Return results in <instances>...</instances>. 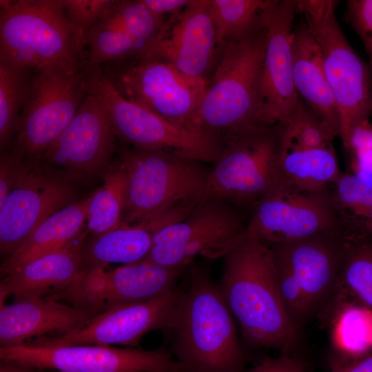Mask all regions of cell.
I'll return each instance as SVG.
<instances>
[{"instance_id":"1","label":"cell","mask_w":372,"mask_h":372,"mask_svg":"<svg viewBox=\"0 0 372 372\" xmlns=\"http://www.w3.org/2000/svg\"><path fill=\"white\" fill-rule=\"evenodd\" d=\"M220 256L223 258L220 289L245 341L251 347L291 354L300 329L283 304L270 247L239 236Z\"/></svg>"},{"instance_id":"2","label":"cell","mask_w":372,"mask_h":372,"mask_svg":"<svg viewBox=\"0 0 372 372\" xmlns=\"http://www.w3.org/2000/svg\"><path fill=\"white\" fill-rule=\"evenodd\" d=\"M170 351L185 372H242L245 353L220 287L194 267L189 287L179 291Z\"/></svg>"},{"instance_id":"3","label":"cell","mask_w":372,"mask_h":372,"mask_svg":"<svg viewBox=\"0 0 372 372\" xmlns=\"http://www.w3.org/2000/svg\"><path fill=\"white\" fill-rule=\"evenodd\" d=\"M85 46L63 0L0 1V61L33 71L88 65Z\"/></svg>"},{"instance_id":"4","label":"cell","mask_w":372,"mask_h":372,"mask_svg":"<svg viewBox=\"0 0 372 372\" xmlns=\"http://www.w3.org/2000/svg\"><path fill=\"white\" fill-rule=\"evenodd\" d=\"M119 159L127 179L125 225L182 220L200 203L211 170L198 160L161 150L126 149Z\"/></svg>"},{"instance_id":"5","label":"cell","mask_w":372,"mask_h":372,"mask_svg":"<svg viewBox=\"0 0 372 372\" xmlns=\"http://www.w3.org/2000/svg\"><path fill=\"white\" fill-rule=\"evenodd\" d=\"M266 39L265 17L253 31L223 45L200 109L201 131L222 147L234 136L261 126L257 114Z\"/></svg>"},{"instance_id":"6","label":"cell","mask_w":372,"mask_h":372,"mask_svg":"<svg viewBox=\"0 0 372 372\" xmlns=\"http://www.w3.org/2000/svg\"><path fill=\"white\" fill-rule=\"evenodd\" d=\"M350 236L340 230L268 245L283 304L298 329L338 291Z\"/></svg>"},{"instance_id":"7","label":"cell","mask_w":372,"mask_h":372,"mask_svg":"<svg viewBox=\"0 0 372 372\" xmlns=\"http://www.w3.org/2000/svg\"><path fill=\"white\" fill-rule=\"evenodd\" d=\"M336 4L333 0H298L297 10L320 48L339 114V136L351 150L354 132L372 114V70L346 39L336 19Z\"/></svg>"},{"instance_id":"8","label":"cell","mask_w":372,"mask_h":372,"mask_svg":"<svg viewBox=\"0 0 372 372\" xmlns=\"http://www.w3.org/2000/svg\"><path fill=\"white\" fill-rule=\"evenodd\" d=\"M283 124L258 126L226 142L210 170L200 203L221 199L254 205L269 192L290 187L280 167Z\"/></svg>"},{"instance_id":"9","label":"cell","mask_w":372,"mask_h":372,"mask_svg":"<svg viewBox=\"0 0 372 372\" xmlns=\"http://www.w3.org/2000/svg\"><path fill=\"white\" fill-rule=\"evenodd\" d=\"M132 59L125 65L116 61L101 65L118 93L170 122L203 132L200 109L207 87L205 79L156 59Z\"/></svg>"},{"instance_id":"10","label":"cell","mask_w":372,"mask_h":372,"mask_svg":"<svg viewBox=\"0 0 372 372\" xmlns=\"http://www.w3.org/2000/svg\"><path fill=\"white\" fill-rule=\"evenodd\" d=\"M85 74L87 92L105 110L116 136L142 150H161L202 162L215 163L222 146L209 135L170 122L121 95L106 79L101 66Z\"/></svg>"},{"instance_id":"11","label":"cell","mask_w":372,"mask_h":372,"mask_svg":"<svg viewBox=\"0 0 372 372\" xmlns=\"http://www.w3.org/2000/svg\"><path fill=\"white\" fill-rule=\"evenodd\" d=\"M87 68L56 67L34 71L17 123L14 154L24 160L39 161L87 96Z\"/></svg>"},{"instance_id":"12","label":"cell","mask_w":372,"mask_h":372,"mask_svg":"<svg viewBox=\"0 0 372 372\" xmlns=\"http://www.w3.org/2000/svg\"><path fill=\"white\" fill-rule=\"evenodd\" d=\"M98 265L80 270L64 289L45 298L65 300L72 306L96 316L124 304L150 300L175 289L184 269L138 262L107 270Z\"/></svg>"},{"instance_id":"13","label":"cell","mask_w":372,"mask_h":372,"mask_svg":"<svg viewBox=\"0 0 372 372\" xmlns=\"http://www.w3.org/2000/svg\"><path fill=\"white\" fill-rule=\"evenodd\" d=\"M246 225L231 203L221 199L201 202L182 220L157 231L142 261L185 268L197 255L220 256Z\"/></svg>"},{"instance_id":"14","label":"cell","mask_w":372,"mask_h":372,"mask_svg":"<svg viewBox=\"0 0 372 372\" xmlns=\"http://www.w3.org/2000/svg\"><path fill=\"white\" fill-rule=\"evenodd\" d=\"M340 230L347 231L329 189L307 192L287 187L269 192L253 205L240 236L270 245Z\"/></svg>"},{"instance_id":"15","label":"cell","mask_w":372,"mask_h":372,"mask_svg":"<svg viewBox=\"0 0 372 372\" xmlns=\"http://www.w3.org/2000/svg\"><path fill=\"white\" fill-rule=\"evenodd\" d=\"M0 360L56 372H185L164 347L153 350L110 345L0 347Z\"/></svg>"},{"instance_id":"16","label":"cell","mask_w":372,"mask_h":372,"mask_svg":"<svg viewBox=\"0 0 372 372\" xmlns=\"http://www.w3.org/2000/svg\"><path fill=\"white\" fill-rule=\"evenodd\" d=\"M176 289L161 297L118 306L97 314L79 328L61 335L41 336L23 345L38 347L121 344L136 347L143 335L171 327L178 300Z\"/></svg>"},{"instance_id":"17","label":"cell","mask_w":372,"mask_h":372,"mask_svg":"<svg viewBox=\"0 0 372 372\" xmlns=\"http://www.w3.org/2000/svg\"><path fill=\"white\" fill-rule=\"evenodd\" d=\"M37 163L22 159L16 181L0 207V251L6 259L72 198L67 181L41 170Z\"/></svg>"},{"instance_id":"18","label":"cell","mask_w":372,"mask_h":372,"mask_svg":"<svg viewBox=\"0 0 372 372\" xmlns=\"http://www.w3.org/2000/svg\"><path fill=\"white\" fill-rule=\"evenodd\" d=\"M296 10V0H276L266 16L267 39L257 114L261 126L287 122L302 102L294 85L291 54Z\"/></svg>"},{"instance_id":"19","label":"cell","mask_w":372,"mask_h":372,"mask_svg":"<svg viewBox=\"0 0 372 372\" xmlns=\"http://www.w3.org/2000/svg\"><path fill=\"white\" fill-rule=\"evenodd\" d=\"M217 46L209 0H194L169 17L158 35L135 57L156 59L188 75L204 77Z\"/></svg>"},{"instance_id":"20","label":"cell","mask_w":372,"mask_h":372,"mask_svg":"<svg viewBox=\"0 0 372 372\" xmlns=\"http://www.w3.org/2000/svg\"><path fill=\"white\" fill-rule=\"evenodd\" d=\"M115 137L105 110L87 92L74 117L39 161L74 174H92L110 165Z\"/></svg>"},{"instance_id":"21","label":"cell","mask_w":372,"mask_h":372,"mask_svg":"<svg viewBox=\"0 0 372 372\" xmlns=\"http://www.w3.org/2000/svg\"><path fill=\"white\" fill-rule=\"evenodd\" d=\"M94 316L46 298L19 299L7 305L3 303L0 305V346L22 345L30 338L65 334Z\"/></svg>"},{"instance_id":"22","label":"cell","mask_w":372,"mask_h":372,"mask_svg":"<svg viewBox=\"0 0 372 372\" xmlns=\"http://www.w3.org/2000/svg\"><path fill=\"white\" fill-rule=\"evenodd\" d=\"M87 233V230H85L65 247L1 277V304L9 296H12L14 300L45 298L69 286L81 270V253Z\"/></svg>"},{"instance_id":"23","label":"cell","mask_w":372,"mask_h":372,"mask_svg":"<svg viewBox=\"0 0 372 372\" xmlns=\"http://www.w3.org/2000/svg\"><path fill=\"white\" fill-rule=\"evenodd\" d=\"M333 140L324 133L292 136L284 134L282 128L280 167L287 185L302 191L317 192L336 182L342 173Z\"/></svg>"},{"instance_id":"24","label":"cell","mask_w":372,"mask_h":372,"mask_svg":"<svg viewBox=\"0 0 372 372\" xmlns=\"http://www.w3.org/2000/svg\"><path fill=\"white\" fill-rule=\"evenodd\" d=\"M291 54L298 96L334 137L340 136L339 114L325 75L321 52L306 22L293 30Z\"/></svg>"},{"instance_id":"25","label":"cell","mask_w":372,"mask_h":372,"mask_svg":"<svg viewBox=\"0 0 372 372\" xmlns=\"http://www.w3.org/2000/svg\"><path fill=\"white\" fill-rule=\"evenodd\" d=\"M90 196L71 203L46 218L27 240L1 264V277L28 263L56 251L75 240L85 230Z\"/></svg>"},{"instance_id":"26","label":"cell","mask_w":372,"mask_h":372,"mask_svg":"<svg viewBox=\"0 0 372 372\" xmlns=\"http://www.w3.org/2000/svg\"><path fill=\"white\" fill-rule=\"evenodd\" d=\"M154 228L147 223L121 224L93 236L82 249L81 270L111 263L124 265L143 260L152 247Z\"/></svg>"},{"instance_id":"27","label":"cell","mask_w":372,"mask_h":372,"mask_svg":"<svg viewBox=\"0 0 372 372\" xmlns=\"http://www.w3.org/2000/svg\"><path fill=\"white\" fill-rule=\"evenodd\" d=\"M330 189L339 219L351 234L372 239V183L342 174Z\"/></svg>"},{"instance_id":"28","label":"cell","mask_w":372,"mask_h":372,"mask_svg":"<svg viewBox=\"0 0 372 372\" xmlns=\"http://www.w3.org/2000/svg\"><path fill=\"white\" fill-rule=\"evenodd\" d=\"M127 174L118 159L108 166L104 183L91 194L87 211V230L98 236L122 222L127 192Z\"/></svg>"},{"instance_id":"29","label":"cell","mask_w":372,"mask_h":372,"mask_svg":"<svg viewBox=\"0 0 372 372\" xmlns=\"http://www.w3.org/2000/svg\"><path fill=\"white\" fill-rule=\"evenodd\" d=\"M276 0H209L218 46L260 26Z\"/></svg>"},{"instance_id":"30","label":"cell","mask_w":372,"mask_h":372,"mask_svg":"<svg viewBox=\"0 0 372 372\" xmlns=\"http://www.w3.org/2000/svg\"><path fill=\"white\" fill-rule=\"evenodd\" d=\"M86 45L90 68L134 58L145 48L117 23L112 12L87 32Z\"/></svg>"},{"instance_id":"31","label":"cell","mask_w":372,"mask_h":372,"mask_svg":"<svg viewBox=\"0 0 372 372\" xmlns=\"http://www.w3.org/2000/svg\"><path fill=\"white\" fill-rule=\"evenodd\" d=\"M34 71L0 61V145L15 133L18 118L29 95Z\"/></svg>"},{"instance_id":"32","label":"cell","mask_w":372,"mask_h":372,"mask_svg":"<svg viewBox=\"0 0 372 372\" xmlns=\"http://www.w3.org/2000/svg\"><path fill=\"white\" fill-rule=\"evenodd\" d=\"M372 309V239L350 236L340 287Z\"/></svg>"},{"instance_id":"33","label":"cell","mask_w":372,"mask_h":372,"mask_svg":"<svg viewBox=\"0 0 372 372\" xmlns=\"http://www.w3.org/2000/svg\"><path fill=\"white\" fill-rule=\"evenodd\" d=\"M335 344L340 355L357 358L372 349V313L364 306L346 304L337 316Z\"/></svg>"},{"instance_id":"34","label":"cell","mask_w":372,"mask_h":372,"mask_svg":"<svg viewBox=\"0 0 372 372\" xmlns=\"http://www.w3.org/2000/svg\"><path fill=\"white\" fill-rule=\"evenodd\" d=\"M112 15L145 48L158 35L165 22L163 17L152 12L142 0L119 1Z\"/></svg>"},{"instance_id":"35","label":"cell","mask_w":372,"mask_h":372,"mask_svg":"<svg viewBox=\"0 0 372 372\" xmlns=\"http://www.w3.org/2000/svg\"><path fill=\"white\" fill-rule=\"evenodd\" d=\"M72 25L86 39L87 32L107 16L119 3L118 0H63Z\"/></svg>"},{"instance_id":"36","label":"cell","mask_w":372,"mask_h":372,"mask_svg":"<svg viewBox=\"0 0 372 372\" xmlns=\"http://www.w3.org/2000/svg\"><path fill=\"white\" fill-rule=\"evenodd\" d=\"M346 17L363 43L372 70V0L348 1Z\"/></svg>"},{"instance_id":"37","label":"cell","mask_w":372,"mask_h":372,"mask_svg":"<svg viewBox=\"0 0 372 372\" xmlns=\"http://www.w3.org/2000/svg\"><path fill=\"white\" fill-rule=\"evenodd\" d=\"M351 151L355 153L357 169L355 174L372 183V127L369 121L354 132Z\"/></svg>"},{"instance_id":"38","label":"cell","mask_w":372,"mask_h":372,"mask_svg":"<svg viewBox=\"0 0 372 372\" xmlns=\"http://www.w3.org/2000/svg\"><path fill=\"white\" fill-rule=\"evenodd\" d=\"M247 372H307V367L300 358L282 353L278 358H265Z\"/></svg>"},{"instance_id":"39","label":"cell","mask_w":372,"mask_h":372,"mask_svg":"<svg viewBox=\"0 0 372 372\" xmlns=\"http://www.w3.org/2000/svg\"><path fill=\"white\" fill-rule=\"evenodd\" d=\"M22 159L14 154H3L0 164V207L5 203L18 176Z\"/></svg>"},{"instance_id":"40","label":"cell","mask_w":372,"mask_h":372,"mask_svg":"<svg viewBox=\"0 0 372 372\" xmlns=\"http://www.w3.org/2000/svg\"><path fill=\"white\" fill-rule=\"evenodd\" d=\"M331 372H372V353L357 358L339 355L330 362Z\"/></svg>"},{"instance_id":"41","label":"cell","mask_w":372,"mask_h":372,"mask_svg":"<svg viewBox=\"0 0 372 372\" xmlns=\"http://www.w3.org/2000/svg\"><path fill=\"white\" fill-rule=\"evenodd\" d=\"M143 3L154 13L163 17L180 12L194 3V0H142Z\"/></svg>"},{"instance_id":"42","label":"cell","mask_w":372,"mask_h":372,"mask_svg":"<svg viewBox=\"0 0 372 372\" xmlns=\"http://www.w3.org/2000/svg\"><path fill=\"white\" fill-rule=\"evenodd\" d=\"M0 372H56L52 370L43 369L24 365L11 361L1 360Z\"/></svg>"}]
</instances>
